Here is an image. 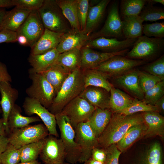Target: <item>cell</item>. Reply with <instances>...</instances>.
Here are the masks:
<instances>
[{
    "label": "cell",
    "mask_w": 164,
    "mask_h": 164,
    "mask_svg": "<svg viewBox=\"0 0 164 164\" xmlns=\"http://www.w3.org/2000/svg\"><path fill=\"white\" fill-rule=\"evenodd\" d=\"M143 33L144 36L158 38L164 37V22H156L143 24Z\"/></svg>",
    "instance_id": "44"
},
{
    "label": "cell",
    "mask_w": 164,
    "mask_h": 164,
    "mask_svg": "<svg viewBox=\"0 0 164 164\" xmlns=\"http://www.w3.org/2000/svg\"><path fill=\"white\" fill-rule=\"evenodd\" d=\"M74 130L75 141L81 151L79 162L83 163L91 157L94 149L99 147L97 138L87 121L79 124Z\"/></svg>",
    "instance_id": "9"
},
{
    "label": "cell",
    "mask_w": 164,
    "mask_h": 164,
    "mask_svg": "<svg viewBox=\"0 0 164 164\" xmlns=\"http://www.w3.org/2000/svg\"><path fill=\"white\" fill-rule=\"evenodd\" d=\"M137 39L119 40L114 38L100 37L89 40L84 47L99 49L105 52H118L132 46Z\"/></svg>",
    "instance_id": "16"
},
{
    "label": "cell",
    "mask_w": 164,
    "mask_h": 164,
    "mask_svg": "<svg viewBox=\"0 0 164 164\" xmlns=\"http://www.w3.org/2000/svg\"><path fill=\"white\" fill-rule=\"evenodd\" d=\"M109 109L113 113L118 112L128 107L133 99L113 86L110 91Z\"/></svg>",
    "instance_id": "34"
},
{
    "label": "cell",
    "mask_w": 164,
    "mask_h": 164,
    "mask_svg": "<svg viewBox=\"0 0 164 164\" xmlns=\"http://www.w3.org/2000/svg\"><path fill=\"white\" fill-rule=\"evenodd\" d=\"M146 63L142 60H134L122 56H114L94 69L104 74L107 77L117 76Z\"/></svg>",
    "instance_id": "10"
},
{
    "label": "cell",
    "mask_w": 164,
    "mask_h": 164,
    "mask_svg": "<svg viewBox=\"0 0 164 164\" xmlns=\"http://www.w3.org/2000/svg\"><path fill=\"white\" fill-rule=\"evenodd\" d=\"M82 70L85 88L88 86L99 87L110 92L113 86L108 80L107 77L104 74L95 69Z\"/></svg>",
    "instance_id": "31"
},
{
    "label": "cell",
    "mask_w": 164,
    "mask_h": 164,
    "mask_svg": "<svg viewBox=\"0 0 164 164\" xmlns=\"http://www.w3.org/2000/svg\"><path fill=\"white\" fill-rule=\"evenodd\" d=\"M95 108L79 96L68 103L61 112L68 118L74 129L79 124L87 121Z\"/></svg>",
    "instance_id": "8"
},
{
    "label": "cell",
    "mask_w": 164,
    "mask_h": 164,
    "mask_svg": "<svg viewBox=\"0 0 164 164\" xmlns=\"http://www.w3.org/2000/svg\"><path fill=\"white\" fill-rule=\"evenodd\" d=\"M39 155L44 164H62L65 159L66 153L61 139L49 135L44 138Z\"/></svg>",
    "instance_id": "12"
},
{
    "label": "cell",
    "mask_w": 164,
    "mask_h": 164,
    "mask_svg": "<svg viewBox=\"0 0 164 164\" xmlns=\"http://www.w3.org/2000/svg\"><path fill=\"white\" fill-rule=\"evenodd\" d=\"M63 33L45 29L41 37L31 48L30 54H42L56 49Z\"/></svg>",
    "instance_id": "20"
},
{
    "label": "cell",
    "mask_w": 164,
    "mask_h": 164,
    "mask_svg": "<svg viewBox=\"0 0 164 164\" xmlns=\"http://www.w3.org/2000/svg\"><path fill=\"white\" fill-rule=\"evenodd\" d=\"M112 113L109 109L96 108L87 121L97 138L108 125Z\"/></svg>",
    "instance_id": "26"
},
{
    "label": "cell",
    "mask_w": 164,
    "mask_h": 164,
    "mask_svg": "<svg viewBox=\"0 0 164 164\" xmlns=\"http://www.w3.org/2000/svg\"><path fill=\"white\" fill-rule=\"evenodd\" d=\"M17 37L16 32L7 29L0 30V43L16 42Z\"/></svg>",
    "instance_id": "48"
},
{
    "label": "cell",
    "mask_w": 164,
    "mask_h": 164,
    "mask_svg": "<svg viewBox=\"0 0 164 164\" xmlns=\"http://www.w3.org/2000/svg\"><path fill=\"white\" fill-rule=\"evenodd\" d=\"M116 83L135 98L142 100L144 93L140 89L138 83V70L134 69L122 74L116 76Z\"/></svg>",
    "instance_id": "22"
},
{
    "label": "cell",
    "mask_w": 164,
    "mask_h": 164,
    "mask_svg": "<svg viewBox=\"0 0 164 164\" xmlns=\"http://www.w3.org/2000/svg\"><path fill=\"white\" fill-rule=\"evenodd\" d=\"M109 92L101 87L88 86L84 88L79 96L95 108L104 109H109Z\"/></svg>",
    "instance_id": "19"
},
{
    "label": "cell",
    "mask_w": 164,
    "mask_h": 164,
    "mask_svg": "<svg viewBox=\"0 0 164 164\" xmlns=\"http://www.w3.org/2000/svg\"><path fill=\"white\" fill-rule=\"evenodd\" d=\"M48 130L42 124L15 128L8 137L9 143L19 149L23 146L45 138L49 135Z\"/></svg>",
    "instance_id": "7"
},
{
    "label": "cell",
    "mask_w": 164,
    "mask_h": 164,
    "mask_svg": "<svg viewBox=\"0 0 164 164\" xmlns=\"http://www.w3.org/2000/svg\"><path fill=\"white\" fill-rule=\"evenodd\" d=\"M147 2L145 0H121V15L122 18L139 15Z\"/></svg>",
    "instance_id": "36"
},
{
    "label": "cell",
    "mask_w": 164,
    "mask_h": 164,
    "mask_svg": "<svg viewBox=\"0 0 164 164\" xmlns=\"http://www.w3.org/2000/svg\"><path fill=\"white\" fill-rule=\"evenodd\" d=\"M17 41L21 45L28 46L27 39L24 36L21 35L17 36Z\"/></svg>",
    "instance_id": "53"
},
{
    "label": "cell",
    "mask_w": 164,
    "mask_h": 164,
    "mask_svg": "<svg viewBox=\"0 0 164 164\" xmlns=\"http://www.w3.org/2000/svg\"><path fill=\"white\" fill-rule=\"evenodd\" d=\"M29 73L32 84L26 90L28 97L38 100L48 109L56 95L54 88L41 73L29 70Z\"/></svg>",
    "instance_id": "5"
},
{
    "label": "cell",
    "mask_w": 164,
    "mask_h": 164,
    "mask_svg": "<svg viewBox=\"0 0 164 164\" xmlns=\"http://www.w3.org/2000/svg\"><path fill=\"white\" fill-rule=\"evenodd\" d=\"M12 6V0H0V9Z\"/></svg>",
    "instance_id": "54"
},
{
    "label": "cell",
    "mask_w": 164,
    "mask_h": 164,
    "mask_svg": "<svg viewBox=\"0 0 164 164\" xmlns=\"http://www.w3.org/2000/svg\"><path fill=\"white\" fill-rule=\"evenodd\" d=\"M22 111L20 106L15 104L8 118V126L9 133L14 129L24 127L31 123L41 121L37 116H24L21 114Z\"/></svg>",
    "instance_id": "30"
},
{
    "label": "cell",
    "mask_w": 164,
    "mask_h": 164,
    "mask_svg": "<svg viewBox=\"0 0 164 164\" xmlns=\"http://www.w3.org/2000/svg\"><path fill=\"white\" fill-rule=\"evenodd\" d=\"M81 59L80 49H74L60 53L56 63L71 73L80 68Z\"/></svg>",
    "instance_id": "33"
},
{
    "label": "cell",
    "mask_w": 164,
    "mask_h": 164,
    "mask_svg": "<svg viewBox=\"0 0 164 164\" xmlns=\"http://www.w3.org/2000/svg\"><path fill=\"white\" fill-rule=\"evenodd\" d=\"M84 162V164H104V163L94 160L91 157Z\"/></svg>",
    "instance_id": "57"
},
{
    "label": "cell",
    "mask_w": 164,
    "mask_h": 164,
    "mask_svg": "<svg viewBox=\"0 0 164 164\" xmlns=\"http://www.w3.org/2000/svg\"><path fill=\"white\" fill-rule=\"evenodd\" d=\"M6 128L3 118H0V135L6 136Z\"/></svg>",
    "instance_id": "55"
},
{
    "label": "cell",
    "mask_w": 164,
    "mask_h": 164,
    "mask_svg": "<svg viewBox=\"0 0 164 164\" xmlns=\"http://www.w3.org/2000/svg\"><path fill=\"white\" fill-rule=\"evenodd\" d=\"M90 40V35L71 29L63 34L56 49L60 53L74 49H81Z\"/></svg>",
    "instance_id": "18"
},
{
    "label": "cell",
    "mask_w": 164,
    "mask_h": 164,
    "mask_svg": "<svg viewBox=\"0 0 164 164\" xmlns=\"http://www.w3.org/2000/svg\"><path fill=\"white\" fill-rule=\"evenodd\" d=\"M90 6L88 0H77V14L81 31L85 28Z\"/></svg>",
    "instance_id": "45"
},
{
    "label": "cell",
    "mask_w": 164,
    "mask_h": 164,
    "mask_svg": "<svg viewBox=\"0 0 164 164\" xmlns=\"http://www.w3.org/2000/svg\"></svg>",
    "instance_id": "62"
},
{
    "label": "cell",
    "mask_w": 164,
    "mask_h": 164,
    "mask_svg": "<svg viewBox=\"0 0 164 164\" xmlns=\"http://www.w3.org/2000/svg\"><path fill=\"white\" fill-rule=\"evenodd\" d=\"M147 129L143 138H148L158 136L164 138V118L159 112L146 111L141 112Z\"/></svg>",
    "instance_id": "21"
},
{
    "label": "cell",
    "mask_w": 164,
    "mask_h": 164,
    "mask_svg": "<svg viewBox=\"0 0 164 164\" xmlns=\"http://www.w3.org/2000/svg\"><path fill=\"white\" fill-rule=\"evenodd\" d=\"M151 111L159 112L157 108L154 105L147 104L142 100L135 98L128 107L117 113L124 115H129L140 112Z\"/></svg>",
    "instance_id": "37"
},
{
    "label": "cell",
    "mask_w": 164,
    "mask_h": 164,
    "mask_svg": "<svg viewBox=\"0 0 164 164\" xmlns=\"http://www.w3.org/2000/svg\"><path fill=\"white\" fill-rule=\"evenodd\" d=\"M20 161L19 149L9 143L5 150L0 154V164H18Z\"/></svg>",
    "instance_id": "42"
},
{
    "label": "cell",
    "mask_w": 164,
    "mask_h": 164,
    "mask_svg": "<svg viewBox=\"0 0 164 164\" xmlns=\"http://www.w3.org/2000/svg\"><path fill=\"white\" fill-rule=\"evenodd\" d=\"M32 11L15 6L7 13L0 28L17 32Z\"/></svg>",
    "instance_id": "25"
},
{
    "label": "cell",
    "mask_w": 164,
    "mask_h": 164,
    "mask_svg": "<svg viewBox=\"0 0 164 164\" xmlns=\"http://www.w3.org/2000/svg\"><path fill=\"white\" fill-rule=\"evenodd\" d=\"M106 157L107 153L105 149L97 147L92 151L91 158L94 160L104 163Z\"/></svg>",
    "instance_id": "49"
},
{
    "label": "cell",
    "mask_w": 164,
    "mask_h": 164,
    "mask_svg": "<svg viewBox=\"0 0 164 164\" xmlns=\"http://www.w3.org/2000/svg\"><path fill=\"white\" fill-rule=\"evenodd\" d=\"M9 143L8 137L0 135V154L5 150Z\"/></svg>",
    "instance_id": "51"
},
{
    "label": "cell",
    "mask_w": 164,
    "mask_h": 164,
    "mask_svg": "<svg viewBox=\"0 0 164 164\" xmlns=\"http://www.w3.org/2000/svg\"><path fill=\"white\" fill-rule=\"evenodd\" d=\"M144 122L141 113L129 115L113 113L108 125L97 138L99 147L105 149L116 144L130 128Z\"/></svg>",
    "instance_id": "1"
},
{
    "label": "cell",
    "mask_w": 164,
    "mask_h": 164,
    "mask_svg": "<svg viewBox=\"0 0 164 164\" xmlns=\"http://www.w3.org/2000/svg\"><path fill=\"white\" fill-rule=\"evenodd\" d=\"M123 36L122 20L119 12L118 2L115 1L110 8L104 26L98 32L90 35V40L100 37L117 38Z\"/></svg>",
    "instance_id": "13"
},
{
    "label": "cell",
    "mask_w": 164,
    "mask_h": 164,
    "mask_svg": "<svg viewBox=\"0 0 164 164\" xmlns=\"http://www.w3.org/2000/svg\"><path fill=\"white\" fill-rule=\"evenodd\" d=\"M0 92L1 97L0 104L2 112V118L6 128V134H9L8 118L18 98L19 93L16 89L12 86L9 82H6L0 83Z\"/></svg>",
    "instance_id": "17"
},
{
    "label": "cell",
    "mask_w": 164,
    "mask_h": 164,
    "mask_svg": "<svg viewBox=\"0 0 164 164\" xmlns=\"http://www.w3.org/2000/svg\"><path fill=\"white\" fill-rule=\"evenodd\" d=\"M18 164H42L37 160L24 162L19 163Z\"/></svg>",
    "instance_id": "59"
},
{
    "label": "cell",
    "mask_w": 164,
    "mask_h": 164,
    "mask_svg": "<svg viewBox=\"0 0 164 164\" xmlns=\"http://www.w3.org/2000/svg\"><path fill=\"white\" fill-rule=\"evenodd\" d=\"M60 130V138L63 144L66 153L65 160L74 164L79 162L81 151L80 147L75 141V131L68 118L62 113L55 114Z\"/></svg>",
    "instance_id": "4"
},
{
    "label": "cell",
    "mask_w": 164,
    "mask_h": 164,
    "mask_svg": "<svg viewBox=\"0 0 164 164\" xmlns=\"http://www.w3.org/2000/svg\"><path fill=\"white\" fill-rule=\"evenodd\" d=\"M147 1L151 3L153 5V4H155L156 3H159L163 5H164V0H147Z\"/></svg>",
    "instance_id": "58"
},
{
    "label": "cell",
    "mask_w": 164,
    "mask_h": 164,
    "mask_svg": "<svg viewBox=\"0 0 164 164\" xmlns=\"http://www.w3.org/2000/svg\"><path fill=\"white\" fill-rule=\"evenodd\" d=\"M164 48L163 38H150L142 35L137 39L131 50L126 54L127 57L142 59L145 61L150 60L158 56Z\"/></svg>",
    "instance_id": "6"
},
{
    "label": "cell",
    "mask_w": 164,
    "mask_h": 164,
    "mask_svg": "<svg viewBox=\"0 0 164 164\" xmlns=\"http://www.w3.org/2000/svg\"><path fill=\"white\" fill-rule=\"evenodd\" d=\"M2 112V110L1 108L0 107V113Z\"/></svg>",
    "instance_id": "61"
},
{
    "label": "cell",
    "mask_w": 164,
    "mask_h": 164,
    "mask_svg": "<svg viewBox=\"0 0 164 164\" xmlns=\"http://www.w3.org/2000/svg\"><path fill=\"white\" fill-rule=\"evenodd\" d=\"M162 80H163L146 72L138 70L139 86L144 93Z\"/></svg>",
    "instance_id": "41"
},
{
    "label": "cell",
    "mask_w": 164,
    "mask_h": 164,
    "mask_svg": "<svg viewBox=\"0 0 164 164\" xmlns=\"http://www.w3.org/2000/svg\"><path fill=\"white\" fill-rule=\"evenodd\" d=\"M162 152L160 143L152 144L145 156L143 164H162Z\"/></svg>",
    "instance_id": "39"
},
{
    "label": "cell",
    "mask_w": 164,
    "mask_h": 164,
    "mask_svg": "<svg viewBox=\"0 0 164 164\" xmlns=\"http://www.w3.org/2000/svg\"><path fill=\"white\" fill-rule=\"evenodd\" d=\"M60 53L56 49L40 54H30L28 60L32 68L29 70L40 73L56 63Z\"/></svg>",
    "instance_id": "23"
},
{
    "label": "cell",
    "mask_w": 164,
    "mask_h": 164,
    "mask_svg": "<svg viewBox=\"0 0 164 164\" xmlns=\"http://www.w3.org/2000/svg\"><path fill=\"white\" fill-rule=\"evenodd\" d=\"M44 138L25 145L19 149L20 162H24L36 160L43 148Z\"/></svg>",
    "instance_id": "35"
},
{
    "label": "cell",
    "mask_w": 164,
    "mask_h": 164,
    "mask_svg": "<svg viewBox=\"0 0 164 164\" xmlns=\"http://www.w3.org/2000/svg\"><path fill=\"white\" fill-rule=\"evenodd\" d=\"M12 79L8 72L6 65L0 61V83L2 82H11Z\"/></svg>",
    "instance_id": "50"
},
{
    "label": "cell",
    "mask_w": 164,
    "mask_h": 164,
    "mask_svg": "<svg viewBox=\"0 0 164 164\" xmlns=\"http://www.w3.org/2000/svg\"><path fill=\"white\" fill-rule=\"evenodd\" d=\"M61 164H69L68 163L65 162H64L63 163Z\"/></svg>",
    "instance_id": "60"
},
{
    "label": "cell",
    "mask_w": 164,
    "mask_h": 164,
    "mask_svg": "<svg viewBox=\"0 0 164 164\" xmlns=\"http://www.w3.org/2000/svg\"><path fill=\"white\" fill-rule=\"evenodd\" d=\"M22 107L26 114L30 116L36 114L42 120L47 128L49 135L58 137L55 115L44 107L38 100L26 97Z\"/></svg>",
    "instance_id": "11"
},
{
    "label": "cell",
    "mask_w": 164,
    "mask_h": 164,
    "mask_svg": "<svg viewBox=\"0 0 164 164\" xmlns=\"http://www.w3.org/2000/svg\"><path fill=\"white\" fill-rule=\"evenodd\" d=\"M40 73L51 85L56 94L70 73L63 66L56 63Z\"/></svg>",
    "instance_id": "27"
},
{
    "label": "cell",
    "mask_w": 164,
    "mask_h": 164,
    "mask_svg": "<svg viewBox=\"0 0 164 164\" xmlns=\"http://www.w3.org/2000/svg\"><path fill=\"white\" fill-rule=\"evenodd\" d=\"M146 129L144 122L132 126L116 144L118 148L121 153L125 152L136 141L143 137Z\"/></svg>",
    "instance_id": "29"
},
{
    "label": "cell",
    "mask_w": 164,
    "mask_h": 164,
    "mask_svg": "<svg viewBox=\"0 0 164 164\" xmlns=\"http://www.w3.org/2000/svg\"><path fill=\"white\" fill-rule=\"evenodd\" d=\"M85 88L84 74L81 68L70 73L48 109L55 114L60 112L70 101L79 96Z\"/></svg>",
    "instance_id": "2"
},
{
    "label": "cell",
    "mask_w": 164,
    "mask_h": 164,
    "mask_svg": "<svg viewBox=\"0 0 164 164\" xmlns=\"http://www.w3.org/2000/svg\"><path fill=\"white\" fill-rule=\"evenodd\" d=\"M38 11L45 29L62 33L71 29L69 22L55 0H44Z\"/></svg>",
    "instance_id": "3"
},
{
    "label": "cell",
    "mask_w": 164,
    "mask_h": 164,
    "mask_svg": "<svg viewBox=\"0 0 164 164\" xmlns=\"http://www.w3.org/2000/svg\"><path fill=\"white\" fill-rule=\"evenodd\" d=\"M8 11L3 8L0 9V28L7 13Z\"/></svg>",
    "instance_id": "56"
},
{
    "label": "cell",
    "mask_w": 164,
    "mask_h": 164,
    "mask_svg": "<svg viewBox=\"0 0 164 164\" xmlns=\"http://www.w3.org/2000/svg\"><path fill=\"white\" fill-rule=\"evenodd\" d=\"M121 20L122 33L126 39H137L142 36L144 21L139 15L125 17Z\"/></svg>",
    "instance_id": "28"
},
{
    "label": "cell",
    "mask_w": 164,
    "mask_h": 164,
    "mask_svg": "<svg viewBox=\"0 0 164 164\" xmlns=\"http://www.w3.org/2000/svg\"><path fill=\"white\" fill-rule=\"evenodd\" d=\"M144 69L146 72L162 80L164 79V56L159 58L152 63L145 65Z\"/></svg>",
    "instance_id": "43"
},
{
    "label": "cell",
    "mask_w": 164,
    "mask_h": 164,
    "mask_svg": "<svg viewBox=\"0 0 164 164\" xmlns=\"http://www.w3.org/2000/svg\"><path fill=\"white\" fill-rule=\"evenodd\" d=\"M45 29L38 11H34L30 13L17 33V36L26 37L28 46L31 48L41 37Z\"/></svg>",
    "instance_id": "14"
},
{
    "label": "cell",
    "mask_w": 164,
    "mask_h": 164,
    "mask_svg": "<svg viewBox=\"0 0 164 164\" xmlns=\"http://www.w3.org/2000/svg\"><path fill=\"white\" fill-rule=\"evenodd\" d=\"M129 49L116 52H100L84 47L80 49L81 59L80 68L82 70L94 69L110 58L116 56H124Z\"/></svg>",
    "instance_id": "15"
},
{
    "label": "cell",
    "mask_w": 164,
    "mask_h": 164,
    "mask_svg": "<svg viewBox=\"0 0 164 164\" xmlns=\"http://www.w3.org/2000/svg\"><path fill=\"white\" fill-rule=\"evenodd\" d=\"M164 94V80L159 82L154 87L144 93L142 100L147 104L154 105L156 102Z\"/></svg>",
    "instance_id": "40"
},
{
    "label": "cell",
    "mask_w": 164,
    "mask_h": 164,
    "mask_svg": "<svg viewBox=\"0 0 164 164\" xmlns=\"http://www.w3.org/2000/svg\"><path fill=\"white\" fill-rule=\"evenodd\" d=\"M44 0H12L13 6L31 11H38L42 6Z\"/></svg>",
    "instance_id": "46"
},
{
    "label": "cell",
    "mask_w": 164,
    "mask_h": 164,
    "mask_svg": "<svg viewBox=\"0 0 164 164\" xmlns=\"http://www.w3.org/2000/svg\"><path fill=\"white\" fill-rule=\"evenodd\" d=\"M110 0H102L94 5H90L85 27L83 32L90 35L101 21Z\"/></svg>",
    "instance_id": "24"
},
{
    "label": "cell",
    "mask_w": 164,
    "mask_h": 164,
    "mask_svg": "<svg viewBox=\"0 0 164 164\" xmlns=\"http://www.w3.org/2000/svg\"><path fill=\"white\" fill-rule=\"evenodd\" d=\"M154 106L157 108L159 112H164V96L158 100L155 104Z\"/></svg>",
    "instance_id": "52"
},
{
    "label": "cell",
    "mask_w": 164,
    "mask_h": 164,
    "mask_svg": "<svg viewBox=\"0 0 164 164\" xmlns=\"http://www.w3.org/2000/svg\"><path fill=\"white\" fill-rule=\"evenodd\" d=\"M148 2L145 6L139 15L143 21H156L164 18V10L161 8L154 6Z\"/></svg>",
    "instance_id": "38"
},
{
    "label": "cell",
    "mask_w": 164,
    "mask_h": 164,
    "mask_svg": "<svg viewBox=\"0 0 164 164\" xmlns=\"http://www.w3.org/2000/svg\"><path fill=\"white\" fill-rule=\"evenodd\" d=\"M107 153L104 164H119V159L122 153L118 149L116 144L112 145L105 149Z\"/></svg>",
    "instance_id": "47"
},
{
    "label": "cell",
    "mask_w": 164,
    "mask_h": 164,
    "mask_svg": "<svg viewBox=\"0 0 164 164\" xmlns=\"http://www.w3.org/2000/svg\"><path fill=\"white\" fill-rule=\"evenodd\" d=\"M72 29L81 31L77 14V0H55Z\"/></svg>",
    "instance_id": "32"
}]
</instances>
